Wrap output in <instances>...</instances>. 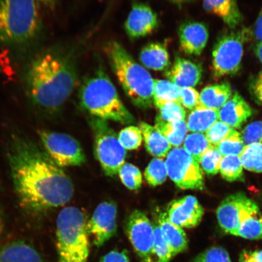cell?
Listing matches in <instances>:
<instances>
[{"mask_svg": "<svg viewBox=\"0 0 262 262\" xmlns=\"http://www.w3.org/2000/svg\"><path fill=\"white\" fill-rule=\"evenodd\" d=\"M155 127L175 147L181 146L187 136L188 129L186 120L174 122L156 121Z\"/></svg>", "mask_w": 262, "mask_h": 262, "instance_id": "cell-27", "label": "cell"}, {"mask_svg": "<svg viewBox=\"0 0 262 262\" xmlns=\"http://www.w3.org/2000/svg\"><path fill=\"white\" fill-rule=\"evenodd\" d=\"M37 0H0V45L14 51L31 48L41 37Z\"/></svg>", "mask_w": 262, "mask_h": 262, "instance_id": "cell-3", "label": "cell"}, {"mask_svg": "<svg viewBox=\"0 0 262 262\" xmlns=\"http://www.w3.org/2000/svg\"><path fill=\"white\" fill-rule=\"evenodd\" d=\"M165 76L179 88H193L201 80L202 68L194 62L177 57L171 68L165 72Z\"/></svg>", "mask_w": 262, "mask_h": 262, "instance_id": "cell-17", "label": "cell"}, {"mask_svg": "<svg viewBox=\"0 0 262 262\" xmlns=\"http://www.w3.org/2000/svg\"><path fill=\"white\" fill-rule=\"evenodd\" d=\"M204 8L219 16L231 29L236 28L243 19L236 0H204Z\"/></svg>", "mask_w": 262, "mask_h": 262, "instance_id": "cell-21", "label": "cell"}, {"mask_svg": "<svg viewBox=\"0 0 262 262\" xmlns=\"http://www.w3.org/2000/svg\"><path fill=\"white\" fill-rule=\"evenodd\" d=\"M58 0H37L39 5L44 6L45 8L54 9L57 5Z\"/></svg>", "mask_w": 262, "mask_h": 262, "instance_id": "cell-47", "label": "cell"}, {"mask_svg": "<svg viewBox=\"0 0 262 262\" xmlns=\"http://www.w3.org/2000/svg\"><path fill=\"white\" fill-rule=\"evenodd\" d=\"M139 126L147 151L156 158H165L172 149V145L168 141L155 127L149 124L141 122Z\"/></svg>", "mask_w": 262, "mask_h": 262, "instance_id": "cell-24", "label": "cell"}, {"mask_svg": "<svg viewBox=\"0 0 262 262\" xmlns=\"http://www.w3.org/2000/svg\"><path fill=\"white\" fill-rule=\"evenodd\" d=\"M79 99L81 106L98 119L125 124L134 122L133 115L124 105L116 87L103 69H98L83 81Z\"/></svg>", "mask_w": 262, "mask_h": 262, "instance_id": "cell-5", "label": "cell"}, {"mask_svg": "<svg viewBox=\"0 0 262 262\" xmlns=\"http://www.w3.org/2000/svg\"><path fill=\"white\" fill-rule=\"evenodd\" d=\"M0 262H44L40 253L32 245L15 241L0 247Z\"/></svg>", "mask_w": 262, "mask_h": 262, "instance_id": "cell-20", "label": "cell"}, {"mask_svg": "<svg viewBox=\"0 0 262 262\" xmlns=\"http://www.w3.org/2000/svg\"><path fill=\"white\" fill-rule=\"evenodd\" d=\"M239 156L245 169L256 173L262 172V143L245 145Z\"/></svg>", "mask_w": 262, "mask_h": 262, "instance_id": "cell-29", "label": "cell"}, {"mask_svg": "<svg viewBox=\"0 0 262 262\" xmlns=\"http://www.w3.org/2000/svg\"><path fill=\"white\" fill-rule=\"evenodd\" d=\"M222 157L216 147H213L203 155L199 163L206 174L215 175L220 172Z\"/></svg>", "mask_w": 262, "mask_h": 262, "instance_id": "cell-38", "label": "cell"}, {"mask_svg": "<svg viewBox=\"0 0 262 262\" xmlns=\"http://www.w3.org/2000/svg\"><path fill=\"white\" fill-rule=\"evenodd\" d=\"M239 262H262V250L244 251L240 255Z\"/></svg>", "mask_w": 262, "mask_h": 262, "instance_id": "cell-45", "label": "cell"}, {"mask_svg": "<svg viewBox=\"0 0 262 262\" xmlns=\"http://www.w3.org/2000/svg\"><path fill=\"white\" fill-rule=\"evenodd\" d=\"M6 156L19 206L28 214H44L73 198L70 177L32 140L12 136Z\"/></svg>", "mask_w": 262, "mask_h": 262, "instance_id": "cell-1", "label": "cell"}, {"mask_svg": "<svg viewBox=\"0 0 262 262\" xmlns=\"http://www.w3.org/2000/svg\"><path fill=\"white\" fill-rule=\"evenodd\" d=\"M104 51L126 96L134 105L147 109L154 104L155 79L119 42H107Z\"/></svg>", "mask_w": 262, "mask_h": 262, "instance_id": "cell-4", "label": "cell"}, {"mask_svg": "<svg viewBox=\"0 0 262 262\" xmlns=\"http://www.w3.org/2000/svg\"><path fill=\"white\" fill-rule=\"evenodd\" d=\"M155 243H154L150 262H169L173 256L171 248L164 238L158 224L154 225Z\"/></svg>", "mask_w": 262, "mask_h": 262, "instance_id": "cell-32", "label": "cell"}, {"mask_svg": "<svg viewBox=\"0 0 262 262\" xmlns=\"http://www.w3.org/2000/svg\"><path fill=\"white\" fill-rule=\"evenodd\" d=\"M159 110L156 122H174L186 120V111L178 101L166 103Z\"/></svg>", "mask_w": 262, "mask_h": 262, "instance_id": "cell-35", "label": "cell"}, {"mask_svg": "<svg viewBox=\"0 0 262 262\" xmlns=\"http://www.w3.org/2000/svg\"><path fill=\"white\" fill-rule=\"evenodd\" d=\"M169 2L173 3V4L178 5H182L183 3H188L192 0H167Z\"/></svg>", "mask_w": 262, "mask_h": 262, "instance_id": "cell-50", "label": "cell"}, {"mask_svg": "<svg viewBox=\"0 0 262 262\" xmlns=\"http://www.w3.org/2000/svg\"><path fill=\"white\" fill-rule=\"evenodd\" d=\"M126 233L142 262H150L155 243L154 225L144 213L134 211L127 218Z\"/></svg>", "mask_w": 262, "mask_h": 262, "instance_id": "cell-11", "label": "cell"}, {"mask_svg": "<svg viewBox=\"0 0 262 262\" xmlns=\"http://www.w3.org/2000/svg\"><path fill=\"white\" fill-rule=\"evenodd\" d=\"M249 91L255 102L262 106V71L251 78Z\"/></svg>", "mask_w": 262, "mask_h": 262, "instance_id": "cell-43", "label": "cell"}, {"mask_svg": "<svg viewBox=\"0 0 262 262\" xmlns=\"http://www.w3.org/2000/svg\"><path fill=\"white\" fill-rule=\"evenodd\" d=\"M245 145L254 143H262V121L248 124L242 133Z\"/></svg>", "mask_w": 262, "mask_h": 262, "instance_id": "cell-42", "label": "cell"}, {"mask_svg": "<svg viewBox=\"0 0 262 262\" xmlns=\"http://www.w3.org/2000/svg\"><path fill=\"white\" fill-rule=\"evenodd\" d=\"M168 172L162 159L155 158L145 169V178L150 186L155 187L166 181Z\"/></svg>", "mask_w": 262, "mask_h": 262, "instance_id": "cell-34", "label": "cell"}, {"mask_svg": "<svg viewBox=\"0 0 262 262\" xmlns=\"http://www.w3.org/2000/svg\"><path fill=\"white\" fill-rule=\"evenodd\" d=\"M24 80L33 106L49 114L58 112L77 84L73 49L59 45L40 51L26 67Z\"/></svg>", "mask_w": 262, "mask_h": 262, "instance_id": "cell-2", "label": "cell"}, {"mask_svg": "<svg viewBox=\"0 0 262 262\" xmlns=\"http://www.w3.org/2000/svg\"><path fill=\"white\" fill-rule=\"evenodd\" d=\"M233 129L228 124L217 121L209 127L205 136L213 146H216L227 137Z\"/></svg>", "mask_w": 262, "mask_h": 262, "instance_id": "cell-39", "label": "cell"}, {"mask_svg": "<svg viewBox=\"0 0 262 262\" xmlns=\"http://www.w3.org/2000/svg\"><path fill=\"white\" fill-rule=\"evenodd\" d=\"M219 120V111L199 107L189 115L186 124L191 132L204 133Z\"/></svg>", "mask_w": 262, "mask_h": 262, "instance_id": "cell-26", "label": "cell"}, {"mask_svg": "<svg viewBox=\"0 0 262 262\" xmlns=\"http://www.w3.org/2000/svg\"><path fill=\"white\" fill-rule=\"evenodd\" d=\"M247 198L243 193L229 195L221 202L216 214L219 225L227 233L235 235L238 227V217L242 204Z\"/></svg>", "mask_w": 262, "mask_h": 262, "instance_id": "cell-18", "label": "cell"}, {"mask_svg": "<svg viewBox=\"0 0 262 262\" xmlns=\"http://www.w3.org/2000/svg\"><path fill=\"white\" fill-rule=\"evenodd\" d=\"M117 206L113 202H104L97 206L88 221L87 229L93 243L101 247L112 238L117 231Z\"/></svg>", "mask_w": 262, "mask_h": 262, "instance_id": "cell-12", "label": "cell"}, {"mask_svg": "<svg viewBox=\"0 0 262 262\" xmlns=\"http://www.w3.org/2000/svg\"><path fill=\"white\" fill-rule=\"evenodd\" d=\"M242 134L232 129L228 135L215 146L223 156H240L245 147Z\"/></svg>", "mask_w": 262, "mask_h": 262, "instance_id": "cell-33", "label": "cell"}, {"mask_svg": "<svg viewBox=\"0 0 262 262\" xmlns=\"http://www.w3.org/2000/svg\"><path fill=\"white\" fill-rule=\"evenodd\" d=\"M5 231V222L3 218V213L0 209V242H1L3 234Z\"/></svg>", "mask_w": 262, "mask_h": 262, "instance_id": "cell-49", "label": "cell"}, {"mask_svg": "<svg viewBox=\"0 0 262 262\" xmlns=\"http://www.w3.org/2000/svg\"><path fill=\"white\" fill-rule=\"evenodd\" d=\"M232 96L228 82L206 86L200 94V107L219 111Z\"/></svg>", "mask_w": 262, "mask_h": 262, "instance_id": "cell-25", "label": "cell"}, {"mask_svg": "<svg viewBox=\"0 0 262 262\" xmlns=\"http://www.w3.org/2000/svg\"><path fill=\"white\" fill-rule=\"evenodd\" d=\"M179 102L186 109L194 111L201 105L200 94L193 88H180Z\"/></svg>", "mask_w": 262, "mask_h": 262, "instance_id": "cell-40", "label": "cell"}, {"mask_svg": "<svg viewBox=\"0 0 262 262\" xmlns=\"http://www.w3.org/2000/svg\"><path fill=\"white\" fill-rule=\"evenodd\" d=\"M119 174L121 181L127 188L133 191L139 189L142 185V175L137 167L130 163H124Z\"/></svg>", "mask_w": 262, "mask_h": 262, "instance_id": "cell-36", "label": "cell"}, {"mask_svg": "<svg viewBox=\"0 0 262 262\" xmlns=\"http://www.w3.org/2000/svg\"><path fill=\"white\" fill-rule=\"evenodd\" d=\"M254 35L258 42H262V9L255 23Z\"/></svg>", "mask_w": 262, "mask_h": 262, "instance_id": "cell-46", "label": "cell"}, {"mask_svg": "<svg viewBox=\"0 0 262 262\" xmlns=\"http://www.w3.org/2000/svg\"><path fill=\"white\" fill-rule=\"evenodd\" d=\"M252 113L253 111L247 101L235 93L219 111V119L232 128H238L251 116Z\"/></svg>", "mask_w": 262, "mask_h": 262, "instance_id": "cell-19", "label": "cell"}, {"mask_svg": "<svg viewBox=\"0 0 262 262\" xmlns=\"http://www.w3.org/2000/svg\"><path fill=\"white\" fill-rule=\"evenodd\" d=\"M254 52L262 63V42H258L254 47Z\"/></svg>", "mask_w": 262, "mask_h": 262, "instance_id": "cell-48", "label": "cell"}, {"mask_svg": "<svg viewBox=\"0 0 262 262\" xmlns=\"http://www.w3.org/2000/svg\"><path fill=\"white\" fill-rule=\"evenodd\" d=\"M180 88L169 80H155L154 104L158 108L171 101H178Z\"/></svg>", "mask_w": 262, "mask_h": 262, "instance_id": "cell-28", "label": "cell"}, {"mask_svg": "<svg viewBox=\"0 0 262 262\" xmlns=\"http://www.w3.org/2000/svg\"><path fill=\"white\" fill-rule=\"evenodd\" d=\"M93 126L95 155L106 176H116L125 163L126 150L106 120L98 118L93 121Z\"/></svg>", "mask_w": 262, "mask_h": 262, "instance_id": "cell-8", "label": "cell"}, {"mask_svg": "<svg viewBox=\"0 0 262 262\" xmlns=\"http://www.w3.org/2000/svg\"><path fill=\"white\" fill-rule=\"evenodd\" d=\"M220 172L222 178L228 182L244 181L243 166L239 156L222 157Z\"/></svg>", "mask_w": 262, "mask_h": 262, "instance_id": "cell-31", "label": "cell"}, {"mask_svg": "<svg viewBox=\"0 0 262 262\" xmlns=\"http://www.w3.org/2000/svg\"><path fill=\"white\" fill-rule=\"evenodd\" d=\"M144 67L153 71L168 70L169 55L166 45L161 42H150L144 47L139 55Z\"/></svg>", "mask_w": 262, "mask_h": 262, "instance_id": "cell-23", "label": "cell"}, {"mask_svg": "<svg viewBox=\"0 0 262 262\" xmlns=\"http://www.w3.org/2000/svg\"><path fill=\"white\" fill-rule=\"evenodd\" d=\"M250 35L248 29H243L220 36L212 51L213 77L219 79L238 73L241 68L244 45Z\"/></svg>", "mask_w": 262, "mask_h": 262, "instance_id": "cell-7", "label": "cell"}, {"mask_svg": "<svg viewBox=\"0 0 262 262\" xmlns=\"http://www.w3.org/2000/svg\"><path fill=\"white\" fill-rule=\"evenodd\" d=\"M86 215L80 209L69 206L57 217L56 248L58 262H88L90 235Z\"/></svg>", "mask_w": 262, "mask_h": 262, "instance_id": "cell-6", "label": "cell"}, {"mask_svg": "<svg viewBox=\"0 0 262 262\" xmlns=\"http://www.w3.org/2000/svg\"><path fill=\"white\" fill-rule=\"evenodd\" d=\"M165 164L168 176L179 188H204V178L199 163L183 147H177L170 150Z\"/></svg>", "mask_w": 262, "mask_h": 262, "instance_id": "cell-9", "label": "cell"}, {"mask_svg": "<svg viewBox=\"0 0 262 262\" xmlns=\"http://www.w3.org/2000/svg\"><path fill=\"white\" fill-rule=\"evenodd\" d=\"M159 25V19L156 13L149 6L140 3L133 6L124 28L127 36L134 40L152 34Z\"/></svg>", "mask_w": 262, "mask_h": 262, "instance_id": "cell-14", "label": "cell"}, {"mask_svg": "<svg viewBox=\"0 0 262 262\" xmlns=\"http://www.w3.org/2000/svg\"><path fill=\"white\" fill-rule=\"evenodd\" d=\"M100 262H129L127 251H112L104 255Z\"/></svg>", "mask_w": 262, "mask_h": 262, "instance_id": "cell-44", "label": "cell"}, {"mask_svg": "<svg viewBox=\"0 0 262 262\" xmlns=\"http://www.w3.org/2000/svg\"><path fill=\"white\" fill-rule=\"evenodd\" d=\"M179 37L180 49L183 52L199 56L207 44L209 33L202 23L188 21L180 26Z\"/></svg>", "mask_w": 262, "mask_h": 262, "instance_id": "cell-15", "label": "cell"}, {"mask_svg": "<svg viewBox=\"0 0 262 262\" xmlns=\"http://www.w3.org/2000/svg\"><path fill=\"white\" fill-rule=\"evenodd\" d=\"M235 236L249 239H262V215L256 203L245 198L238 217V227Z\"/></svg>", "mask_w": 262, "mask_h": 262, "instance_id": "cell-16", "label": "cell"}, {"mask_svg": "<svg viewBox=\"0 0 262 262\" xmlns=\"http://www.w3.org/2000/svg\"><path fill=\"white\" fill-rule=\"evenodd\" d=\"M193 262H232L228 252L221 247H212L195 258Z\"/></svg>", "mask_w": 262, "mask_h": 262, "instance_id": "cell-41", "label": "cell"}, {"mask_svg": "<svg viewBox=\"0 0 262 262\" xmlns=\"http://www.w3.org/2000/svg\"><path fill=\"white\" fill-rule=\"evenodd\" d=\"M166 214L172 224L182 228H193L200 224L204 209L194 196L174 200L168 205Z\"/></svg>", "mask_w": 262, "mask_h": 262, "instance_id": "cell-13", "label": "cell"}, {"mask_svg": "<svg viewBox=\"0 0 262 262\" xmlns=\"http://www.w3.org/2000/svg\"><path fill=\"white\" fill-rule=\"evenodd\" d=\"M119 142L126 150L138 149L142 143L143 136L139 127L130 126L120 131L118 136Z\"/></svg>", "mask_w": 262, "mask_h": 262, "instance_id": "cell-37", "label": "cell"}, {"mask_svg": "<svg viewBox=\"0 0 262 262\" xmlns=\"http://www.w3.org/2000/svg\"><path fill=\"white\" fill-rule=\"evenodd\" d=\"M213 146L203 133H193L186 136L183 148L199 163L203 155Z\"/></svg>", "mask_w": 262, "mask_h": 262, "instance_id": "cell-30", "label": "cell"}, {"mask_svg": "<svg viewBox=\"0 0 262 262\" xmlns=\"http://www.w3.org/2000/svg\"><path fill=\"white\" fill-rule=\"evenodd\" d=\"M157 224L171 248L173 256L188 248V239L184 231L178 225L172 224L167 217L166 212H160L157 217Z\"/></svg>", "mask_w": 262, "mask_h": 262, "instance_id": "cell-22", "label": "cell"}, {"mask_svg": "<svg viewBox=\"0 0 262 262\" xmlns=\"http://www.w3.org/2000/svg\"><path fill=\"white\" fill-rule=\"evenodd\" d=\"M38 134L45 151L60 168L80 166L86 161L79 142L74 137L47 130Z\"/></svg>", "mask_w": 262, "mask_h": 262, "instance_id": "cell-10", "label": "cell"}]
</instances>
